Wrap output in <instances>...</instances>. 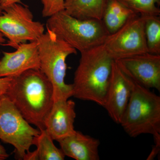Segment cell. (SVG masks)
<instances>
[{
    "label": "cell",
    "instance_id": "cell-13",
    "mask_svg": "<svg viewBox=\"0 0 160 160\" xmlns=\"http://www.w3.org/2000/svg\"><path fill=\"white\" fill-rule=\"evenodd\" d=\"M66 156L76 160H99V140L76 131L57 141Z\"/></svg>",
    "mask_w": 160,
    "mask_h": 160
},
{
    "label": "cell",
    "instance_id": "cell-14",
    "mask_svg": "<svg viewBox=\"0 0 160 160\" xmlns=\"http://www.w3.org/2000/svg\"><path fill=\"white\" fill-rule=\"evenodd\" d=\"M106 0H65L67 14L80 20H102Z\"/></svg>",
    "mask_w": 160,
    "mask_h": 160
},
{
    "label": "cell",
    "instance_id": "cell-7",
    "mask_svg": "<svg viewBox=\"0 0 160 160\" xmlns=\"http://www.w3.org/2000/svg\"><path fill=\"white\" fill-rule=\"evenodd\" d=\"M44 31V24L34 21L28 7L20 3L4 8L0 15V32L8 39L3 46L16 49L22 43L37 41Z\"/></svg>",
    "mask_w": 160,
    "mask_h": 160
},
{
    "label": "cell",
    "instance_id": "cell-5",
    "mask_svg": "<svg viewBox=\"0 0 160 160\" xmlns=\"http://www.w3.org/2000/svg\"><path fill=\"white\" fill-rule=\"evenodd\" d=\"M46 26L81 52L103 45L109 34L102 20L79 19L64 10L49 17Z\"/></svg>",
    "mask_w": 160,
    "mask_h": 160
},
{
    "label": "cell",
    "instance_id": "cell-23",
    "mask_svg": "<svg viewBox=\"0 0 160 160\" xmlns=\"http://www.w3.org/2000/svg\"><path fill=\"white\" fill-rule=\"evenodd\" d=\"M9 154L7 153L6 149L0 144V160H5L8 158Z\"/></svg>",
    "mask_w": 160,
    "mask_h": 160
},
{
    "label": "cell",
    "instance_id": "cell-21",
    "mask_svg": "<svg viewBox=\"0 0 160 160\" xmlns=\"http://www.w3.org/2000/svg\"><path fill=\"white\" fill-rule=\"evenodd\" d=\"M154 139L155 146L152 148L151 153L147 158V160H152L153 158L157 155L160 149V134L153 136Z\"/></svg>",
    "mask_w": 160,
    "mask_h": 160
},
{
    "label": "cell",
    "instance_id": "cell-8",
    "mask_svg": "<svg viewBox=\"0 0 160 160\" xmlns=\"http://www.w3.org/2000/svg\"><path fill=\"white\" fill-rule=\"evenodd\" d=\"M103 45L114 60L148 52L143 16L132 17L117 31L108 35Z\"/></svg>",
    "mask_w": 160,
    "mask_h": 160
},
{
    "label": "cell",
    "instance_id": "cell-4",
    "mask_svg": "<svg viewBox=\"0 0 160 160\" xmlns=\"http://www.w3.org/2000/svg\"><path fill=\"white\" fill-rule=\"evenodd\" d=\"M120 124L130 137L160 134V96L133 81L131 96Z\"/></svg>",
    "mask_w": 160,
    "mask_h": 160
},
{
    "label": "cell",
    "instance_id": "cell-24",
    "mask_svg": "<svg viewBox=\"0 0 160 160\" xmlns=\"http://www.w3.org/2000/svg\"><path fill=\"white\" fill-rule=\"evenodd\" d=\"M4 37L5 36L4 35L2 32H0V46H3L6 42V40Z\"/></svg>",
    "mask_w": 160,
    "mask_h": 160
},
{
    "label": "cell",
    "instance_id": "cell-15",
    "mask_svg": "<svg viewBox=\"0 0 160 160\" xmlns=\"http://www.w3.org/2000/svg\"><path fill=\"white\" fill-rule=\"evenodd\" d=\"M137 14L118 0H106L102 21L109 34H111Z\"/></svg>",
    "mask_w": 160,
    "mask_h": 160
},
{
    "label": "cell",
    "instance_id": "cell-17",
    "mask_svg": "<svg viewBox=\"0 0 160 160\" xmlns=\"http://www.w3.org/2000/svg\"><path fill=\"white\" fill-rule=\"evenodd\" d=\"M142 16L144 18L145 37L148 52L160 55V16L150 15Z\"/></svg>",
    "mask_w": 160,
    "mask_h": 160
},
{
    "label": "cell",
    "instance_id": "cell-19",
    "mask_svg": "<svg viewBox=\"0 0 160 160\" xmlns=\"http://www.w3.org/2000/svg\"><path fill=\"white\" fill-rule=\"evenodd\" d=\"M43 5V17H50L59 12L64 10L65 0H41Z\"/></svg>",
    "mask_w": 160,
    "mask_h": 160
},
{
    "label": "cell",
    "instance_id": "cell-18",
    "mask_svg": "<svg viewBox=\"0 0 160 160\" xmlns=\"http://www.w3.org/2000/svg\"><path fill=\"white\" fill-rule=\"evenodd\" d=\"M138 14L160 16V0H118Z\"/></svg>",
    "mask_w": 160,
    "mask_h": 160
},
{
    "label": "cell",
    "instance_id": "cell-9",
    "mask_svg": "<svg viewBox=\"0 0 160 160\" xmlns=\"http://www.w3.org/2000/svg\"><path fill=\"white\" fill-rule=\"evenodd\" d=\"M115 61L122 70L139 85L160 91V55L146 52Z\"/></svg>",
    "mask_w": 160,
    "mask_h": 160
},
{
    "label": "cell",
    "instance_id": "cell-1",
    "mask_svg": "<svg viewBox=\"0 0 160 160\" xmlns=\"http://www.w3.org/2000/svg\"><path fill=\"white\" fill-rule=\"evenodd\" d=\"M5 96L25 120L40 130L53 105L52 84L40 69H29L13 78Z\"/></svg>",
    "mask_w": 160,
    "mask_h": 160
},
{
    "label": "cell",
    "instance_id": "cell-25",
    "mask_svg": "<svg viewBox=\"0 0 160 160\" xmlns=\"http://www.w3.org/2000/svg\"><path fill=\"white\" fill-rule=\"evenodd\" d=\"M3 10L2 9V8H1V6H0V15H2V13Z\"/></svg>",
    "mask_w": 160,
    "mask_h": 160
},
{
    "label": "cell",
    "instance_id": "cell-3",
    "mask_svg": "<svg viewBox=\"0 0 160 160\" xmlns=\"http://www.w3.org/2000/svg\"><path fill=\"white\" fill-rule=\"evenodd\" d=\"M37 42L40 69L52 84L54 101L69 99L73 96V87L72 84H67L65 82L66 60L70 55L76 54V49L49 29Z\"/></svg>",
    "mask_w": 160,
    "mask_h": 160
},
{
    "label": "cell",
    "instance_id": "cell-11",
    "mask_svg": "<svg viewBox=\"0 0 160 160\" xmlns=\"http://www.w3.org/2000/svg\"><path fill=\"white\" fill-rule=\"evenodd\" d=\"M0 60V78H14L29 69H40L37 41L20 44L13 52H3Z\"/></svg>",
    "mask_w": 160,
    "mask_h": 160
},
{
    "label": "cell",
    "instance_id": "cell-6",
    "mask_svg": "<svg viewBox=\"0 0 160 160\" xmlns=\"http://www.w3.org/2000/svg\"><path fill=\"white\" fill-rule=\"evenodd\" d=\"M40 133L39 129L32 127L8 98L0 99V139L14 147L16 157L23 160Z\"/></svg>",
    "mask_w": 160,
    "mask_h": 160
},
{
    "label": "cell",
    "instance_id": "cell-12",
    "mask_svg": "<svg viewBox=\"0 0 160 160\" xmlns=\"http://www.w3.org/2000/svg\"><path fill=\"white\" fill-rule=\"evenodd\" d=\"M75 103L72 100L54 101L45 122V129L54 141L70 135L75 131Z\"/></svg>",
    "mask_w": 160,
    "mask_h": 160
},
{
    "label": "cell",
    "instance_id": "cell-22",
    "mask_svg": "<svg viewBox=\"0 0 160 160\" xmlns=\"http://www.w3.org/2000/svg\"><path fill=\"white\" fill-rule=\"evenodd\" d=\"M15 3H22L21 0H0V6L2 9Z\"/></svg>",
    "mask_w": 160,
    "mask_h": 160
},
{
    "label": "cell",
    "instance_id": "cell-16",
    "mask_svg": "<svg viewBox=\"0 0 160 160\" xmlns=\"http://www.w3.org/2000/svg\"><path fill=\"white\" fill-rule=\"evenodd\" d=\"M53 140L46 129L40 130L34 138L33 145L36 146L34 152L36 160H64L66 156L53 143Z\"/></svg>",
    "mask_w": 160,
    "mask_h": 160
},
{
    "label": "cell",
    "instance_id": "cell-10",
    "mask_svg": "<svg viewBox=\"0 0 160 160\" xmlns=\"http://www.w3.org/2000/svg\"><path fill=\"white\" fill-rule=\"evenodd\" d=\"M133 85V80L122 70L114 60L103 107L112 119L117 124L121 122Z\"/></svg>",
    "mask_w": 160,
    "mask_h": 160
},
{
    "label": "cell",
    "instance_id": "cell-2",
    "mask_svg": "<svg viewBox=\"0 0 160 160\" xmlns=\"http://www.w3.org/2000/svg\"><path fill=\"white\" fill-rule=\"evenodd\" d=\"M81 53L72 84L73 97L103 107L114 60L103 45Z\"/></svg>",
    "mask_w": 160,
    "mask_h": 160
},
{
    "label": "cell",
    "instance_id": "cell-20",
    "mask_svg": "<svg viewBox=\"0 0 160 160\" xmlns=\"http://www.w3.org/2000/svg\"><path fill=\"white\" fill-rule=\"evenodd\" d=\"M12 79L13 78H0V99L6 96Z\"/></svg>",
    "mask_w": 160,
    "mask_h": 160
}]
</instances>
